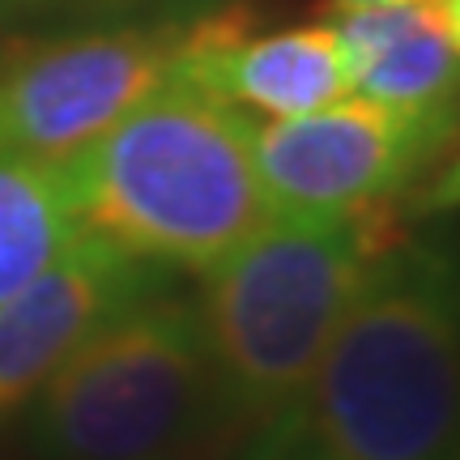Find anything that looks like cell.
Returning <instances> with one entry per match:
<instances>
[{
    "mask_svg": "<svg viewBox=\"0 0 460 460\" xmlns=\"http://www.w3.org/2000/svg\"><path fill=\"white\" fill-rule=\"evenodd\" d=\"M435 4V17H439V26L447 31V39L456 43L460 51V0H430Z\"/></svg>",
    "mask_w": 460,
    "mask_h": 460,
    "instance_id": "obj_12",
    "label": "cell"
},
{
    "mask_svg": "<svg viewBox=\"0 0 460 460\" xmlns=\"http://www.w3.org/2000/svg\"><path fill=\"white\" fill-rule=\"evenodd\" d=\"M222 460H460V234L384 247L303 388Z\"/></svg>",
    "mask_w": 460,
    "mask_h": 460,
    "instance_id": "obj_1",
    "label": "cell"
},
{
    "mask_svg": "<svg viewBox=\"0 0 460 460\" xmlns=\"http://www.w3.org/2000/svg\"><path fill=\"white\" fill-rule=\"evenodd\" d=\"M171 273L82 234L48 273L0 303V427L26 413L56 367L124 303Z\"/></svg>",
    "mask_w": 460,
    "mask_h": 460,
    "instance_id": "obj_8",
    "label": "cell"
},
{
    "mask_svg": "<svg viewBox=\"0 0 460 460\" xmlns=\"http://www.w3.org/2000/svg\"><path fill=\"white\" fill-rule=\"evenodd\" d=\"M452 146L456 137L367 99L252 124L256 171L273 214L303 217L388 214Z\"/></svg>",
    "mask_w": 460,
    "mask_h": 460,
    "instance_id": "obj_6",
    "label": "cell"
},
{
    "mask_svg": "<svg viewBox=\"0 0 460 460\" xmlns=\"http://www.w3.org/2000/svg\"><path fill=\"white\" fill-rule=\"evenodd\" d=\"M175 82L269 119L320 111L349 94L332 26L312 22L261 34L239 4L188 17Z\"/></svg>",
    "mask_w": 460,
    "mask_h": 460,
    "instance_id": "obj_7",
    "label": "cell"
},
{
    "mask_svg": "<svg viewBox=\"0 0 460 460\" xmlns=\"http://www.w3.org/2000/svg\"><path fill=\"white\" fill-rule=\"evenodd\" d=\"M413 217H439V214H460V154L452 163H444L427 183H418L410 197Z\"/></svg>",
    "mask_w": 460,
    "mask_h": 460,
    "instance_id": "obj_11",
    "label": "cell"
},
{
    "mask_svg": "<svg viewBox=\"0 0 460 460\" xmlns=\"http://www.w3.org/2000/svg\"><path fill=\"white\" fill-rule=\"evenodd\" d=\"M9 9H43V4H65V0H0Z\"/></svg>",
    "mask_w": 460,
    "mask_h": 460,
    "instance_id": "obj_14",
    "label": "cell"
},
{
    "mask_svg": "<svg viewBox=\"0 0 460 460\" xmlns=\"http://www.w3.org/2000/svg\"><path fill=\"white\" fill-rule=\"evenodd\" d=\"M188 460H200V456H188Z\"/></svg>",
    "mask_w": 460,
    "mask_h": 460,
    "instance_id": "obj_15",
    "label": "cell"
},
{
    "mask_svg": "<svg viewBox=\"0 0 460 460\" xmlns=\"http://www.w3.org/2000/svg\"><path fill=\"white\" fill-rule=\"evenodd\" d=\"M332 34L341 43L345 82L358 99L460 141V51L430 0L341 9Z\"/></svg>",
    "mask_w": 460,
    "mask_h": 460,
    "instance_id": "obj_9",
    "label": "cell"
},
{
    "mask_svg": "<svg viewBox=\"0 0 460 460\" xmlns=\"http://www.w3.org/2000/svg\"><path fill=\"white\" fill-rule=\"evenodd\" d=\"M388 243V214H273L200 273L197 312L214 354L226 452L303 388Z\"/></svg>",
    "mask_w": 460,
    "mask_h": 460,
    "instance_id": "obj_3",
    "label": "cell"
},
{
    "mask_svg": "<svg viewBox=\"0 0 460 460\" xmlns=\"http://www.w3.org/2000/svg\"><path fill=\"white\" fill-rule=\"evenodd\" d=\"M82 234L158 273H205L273 217L247 111L171 82L60 163Z\"/></svg>",
    "mask_w": 460,
    "mask_h": 460,
    "instance_id": "obj_2",
    "label": "cell"
},
{
    "mask_svg": "<svg viewBox=\"0 0 460 460\" xmlns=\"http://www.w3.org/2000/svg\"><path fill=\"white\" fill-rule=\"evenodd\" d=\"M77 239L60 166L0 154V303L48 273Z\"/></svg>",
    "mask_w": 460,
    "mask_h": 460,
    "instance_id": "obj_10",
    "label": "cell"
},
{
    "mask_svg": "<svg viewBox=\"0 0 460 460\" xmlns=\"http://www.w3.org/2000/svg\"><path fill=\"white\" fill-rule=\"evenodd\" d=\"M376 4H410V0H329L332 13H341V9H376Z\"/></svg>",
    "mask_w": 460,
    "mask_h": 460,
    "instance_id": "obj_13",
    "label": "cell"
},
{
    "mask_svg": "<svg viewBox=\"0 0 460 460\" xmlns=\"http://www.w3.org/2000/svg\"><path fill=\"white\" fill-rule=\"evenodd\" d=\"M188 17L0 43V154L60 166L94 146L132 107L175 82Z\"/></svg>",
    "mask_w": 460,
    "mask_h": 460,
    "instance_id": "obj_5",
    "label": "cell"
},
{
    "mask_svg": "<svg viewBox=\"0 0 460 460\" xmlns=\"http://www.w3.org/2000/svg\"><path fill=\"white\" fill-rule=\"evenodd\" d=\"M31 460L226 456L214 354L175 278L107 315L26 405Z\"/></svg>",
    "mask_w": 460,
    "mask_h": 460,
    "instance_id": "obj_4",
    "label": "cell"
}]
</instances>
